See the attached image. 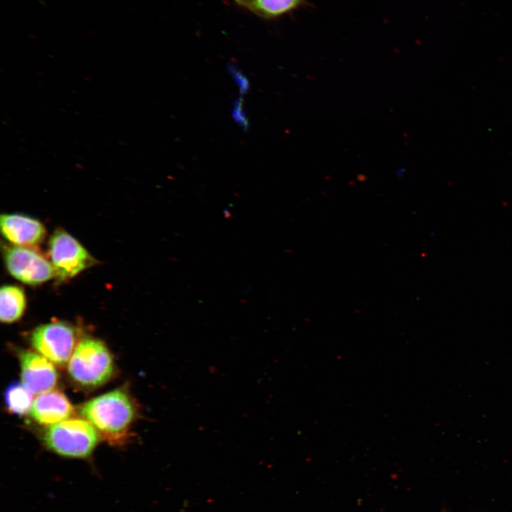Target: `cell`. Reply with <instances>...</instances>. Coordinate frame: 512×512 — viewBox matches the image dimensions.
Returning <instances> with one entry per match:
<instances>
[{"label": "cell", "instance_id": "3957f363", "mask_svg": "<svg viewBox=\"0 0 512 512\" xmlns=\"http://www.w3.org/2000/svg\"><path fill=\"white\" fill-rule=\"evenodd\" d=\"M99 439L95 427L86 419L68 418L47 430V447L61 456L85 458L94 450Z\"/></svg>", "mask_w": 512, "mask_h": 512}, {"label": "cell", "instance_id": "5bb4252c", "mask_svg": "<svg viewBox=\"0 0 512 512\" xmlns=\"http://www.w3.org/2000/svg\"><path fill=\"white\" fill-rule=\"evenodd\" d=\"M230 73L233 74L236 82L240 86V90L242 93L246 92L249 89V82L247 79L238 70L232 68H229Z\"/></svg>", "mask_w": 512, "mask_h": 512}, {"label": "cell", "instance_id": "277c9868", "mask_svg": "<svg viewBox=\"0 0 512 512\" xmlns=\"http://www.w3.org/2000/svg\"><path fill=\"white\" fill-rule=\"evenodd\" d=\"M48 252L55 276L61 280L70 279L95 263L87 250L63 230L51 236Z\"/></svg>", "mask_w": 512, "mask_h": 512}, {"label": "cell", "instance_id": "9c48e42d", "mask_svg": "<svg viewBox=\"0 0 512 512\" xmlns=\"http://www.w3.org/2000/svg\"><path fill=\"white\" fill-rule=\"evenodd\" d=\"M74 408L67 397L58 390H50L35 398L30 414L42 425H53L70 417Z\"/></svg>", "mask_w": 512, "mask_h": 512}, {"label": "cell", "instance_id": "6da1fadb", "mask_svg": "<svg viewBox=\"0 0 512 512\" xmlns=\"http://www.w3.org/2000/svg\"><path fill=\"white\" fill-rule=\"evenodd\" d=\"M80 412L110 440L122 439L136 415L132 400L127 393L119 389L89 400L81 407Z\"/></svg>", "mask_w": 512, "mask_h": 512}, {"label": "cell", "instance_id": "8fae6325", "mask_svg": "<svg viewBox=\"0 0 512 512\" xmlns=\"http://www.w3.org/2000/svg\"><path fill=\"white\" fill-rule=\"evenodd\" d=\"M26 300L21 288L4 285L0 289V319L10 324L18 320L26 309Z\"/></svg>", "mask_w": 512, "mask_h": 512}, {"label": "cell", "instance_id": "30bf717a", "mask_svg": "<svg viewBox=\"0 0 512 512\" xmlns=\"http://www.w3.org/2000/svg\"><path fill=\"white\" fill-rule=\"evenodd\" d=\"M235 4L262 18L282 16L306 4V0H233Z\"/></svg>", "mask_w": 512, "mask_h": 512}, {"label": "cell", "instance_id": "5b68a950", "mask_svg": "<svg viewBox=\"0 0 512 512\" xmlns=\"http://www.w3.org/2000/svg\"><path fill=\"white\" fill-rule=\"evenodd\" d=\"M31 341L39 353L52 363L63 366L75 350L76 335L71 326L56 321L36 327L32 333Z\"/></svg>", "mask_w": 512, "mask_h": 512}, {"label": "cell", "instance_id": "8992f818", "mask_svg": "<svg viewBox=\"0 0 512 512\" xmlns=\"http://www.w3.org/2000/svg\"><path fill=\"white\" fill-rule=\"evenodd\" d=\"M8 272L25 284L36 285L55 276L53 265L42 254L30 247L14 246L5 252Z\"/></svg>", "mask_w": 512, "mask_h": 512}, {"label": "cell", "instance_id": "4fadbf2b", "mask_svg": "<svg viewBox=\"0 0 512 512\" xmlns=\"http://www.w3.org/2000/svg\"><path fill=\"white\" fill-rule=\"evenodd\" d=\"M242 98L240 97L237 101L234 102V109L233 111V115L234 119L241 125L243 129H246L248 125L247 120L245 117V112L242 110Z\"/></svg>", "mask_w": 512, "mask_h": 512}, {"label": "cell", "instance_id": "ba28073f", "mask_svg": "<svg viewBox=\"0 0 512 512\" xmlns=\"http://www.w3.org/2000/svg\"><path fill=\"white\" fill-rule=\"evenodd\" d=\"M0 226L3 236L15 246L33 247L41 242L46 234L40 221L17 213L1 215Z\"/></svg>", "mask_w": 512, "mask_h": 512}, {"label": "cell", "instance_id": "7a4b0ae2", "mask_svg": "<svg viewBox=\"0 0 512 512\" xmlns=\"http://www.w3.org/2000/svg\"><path fill=\"white\" fill-rule=\"evenodd\" d=\"M114 363L106 346L93 338L82 340L75 348L68 363L70 377L80 385L97 387L112 375Z\"/></svg>", "mask_w": 512, "mask_h": 512}, {"label": "cell", "instance_id": "52a82bcc", "mask_svg": "<svg viewBox=\"0 0 512 512\" xmlns=\"http://www.w3.org/2000/svg\"><path fill=\"white\" fill-rule=\"evenodd\" d=\"M19 358L21 383L32 394H40L53 388L58 373L50 360L31 351L21 352Z\"/></svg>", "mask_w": 512, "mask_h": 512}, {"label": "cell", "instance_id": "7c38bea8", "mask_svg": "<svg viewBox=\"0 0 512 512\" xmlns=\"http://www.w3.org/2000/svg\"><path fill=\"white\" fill-rule=\"evenodd\" d=\"M5 403L12 413L23 415L31 410L32 393L21 383H12L6 389Z\"/></svg>", "mask_w": 512, "mask_h": 512}]
</instances>
